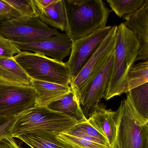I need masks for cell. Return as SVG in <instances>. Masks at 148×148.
<instances>
[{"label":"cell","mask_w":148,"mask_h":148,"mask_svg":"<svg viewBox=\"0 0 148 148\" xmlns=\"http://www.w3.org/2000/svg\"><path fill=\"white\" fill-rule=\"evenodd\" d=\"M66 34L72 40L84 38L106 26L112 10L102 0H64Z\"/></svg>","instance_id":"6da1fadb"},{"label":"cell","mask_w":148,"mask_h":148,"mask_svg":"<svg viewBox=\"0 0 148 148\" xmlns=\"http://www.w3.org/2000/svg\"><path fill=\"white\" fill-rule=\"evenodd\" d=\"M139 44L135 35L123 23L117 26L112 72L103 98L108 100L122 95L126 75L138 56Z\"/></svg>","instance_id":"7a4b0ae2"},{"label":"cell","mask_w":148,"mask_h":148,"mask_svg":"<svg viewBox=\"0 0 148 148\" xmlns=\"http://www.w3.org/2000/svg\"><path fill=\"white\" fill-rule=\"evenodd\" d=\"M116 132L111 148H148V119L135 109L126 93L116 111Z\"/></svg>","instance_id":"3957f363"},{"label":"cell","mask_w":148,"mask_h":148,"mask_svg":"<svg viewBox=\"0 0 148 148\" xmlns=\"http://www.w3.org/2000/svg\"><path fill=\"white\" fill-rule=\"evenodd\" d=\"M77 121L47 107L34 106L19 115L12 129L15 137L35 131H46L58 135L73 127Z\"/></svg>","instance_id":"277c9868"},{"label":"cell","mask_w":148,"mask_h":148,"mask_svg":"<svg viewBox=\"0 0 148 148\" xmlns=\"http://www.w3.org/2000/svg\"><path fill=\"white\" fill-rule=\"evenodd\" d=\"M14 58L31 79L62 85L71 83L67 63L51 58L40 53L21 51Z\"/></svg>","instance_id":"5b68a950"},{"label":"cell","mask_w":148,"mask_h":148,"mask_svg":"<svg viewBox=\"0 0 148 148\" xmlns=\"http://www.w3.org/2000/svg\"><path fill=\"white\" fill-rule=\"evenodd\" d=\"M116 29L117 26L114 25L109 35L70 84L81 105L84 103L89 86L114 53L116 40Z\"/></svg>","instance_id":"8992f818"},{"label":"cell","mask_w":148,"mask_h":148,"mask_svg":"<svg viewBox=\"0 0 148 148\" xmlns=\"http://www.w3.org/2000/svg\"><path fill=\"white\" fill-rule=\"evenodd\" d=\"M58 30L45 25L38 17L21 16L0 22V34L13 43H30L59 34Z\"/></svg>","instance_id":"52a82bcc"},{"label":"cell","mask_w":148,"mask_h":148,"mask_svg":"<svg viewBox=\"0 0 148 148\" xmlns=\"http://www.w3.org/2000/svg\"><path fill=\"white\" fill-rule=\"evenodd\" d=\"M36 92L31 86L0 82V116H18L35 106Z\"/></svg>","instance_id":"ba28073f"},{"label":"cell","mask_w":148,"mask_h":148,"mask_svg":"<svg viewBox=\"0 0 148 148\" xmlns=\"http://www.w3.org/2000/svg\"><path fill=\"white\" fill-rule=\"evenodd\" d=\"M113 27L114 26H109L97 29L86 37L73 41L71 52L66 62L71 82Z\"/></svg>","instance_id":"9c48e42d"},{"label":"cell","mask_w":148,"mask_h":148,"mask_svg":"<svg viewBox=\"0 0 148 148\" xmlns=\"http://www.w3.org/2000/svg\"><path fill=\"white\" fill-rule=\"evenodd\" d=\"M21 51L40 53L60 61L70 56L73 41L65 33H60L43 40L30 43H13Z\"/></svg>","instance_id":"30bf717a"},{"label":"cell","mask_w":148,"mask_h":148,"mask_svg":"<svg viewBox=\"0 0 148 148\" xmlns=\"http://www.w3.org/2000/svg\"><path fill=\"white\" fill-rule=\"evenodd\" d=\"M123 24L131 31L139 44L138 56L136 61H148V0L135 13L123 18Z\"/></svg>","instance_id":"8fae6325"},{"label":"cell","mask_w":148,"mask_h":148,"mask_svg":"<svg viewBox=\"0 0 148 148\" xmlns=\"http://www.w3.org/2000/svg\"><path fill=\"white\" fill-rule=\"evenodd\" d=\"M87 121L105 137L110 147L114 143L116 132V111L107 109L103 103H98L92 109Z\"/></svg>","instance_id":"7c38bea8"},{"label":"cell","mask_w":148,"mask_h":148,"mask_svg":"<svg viewBox=\"0 0 148 148\" xmlns=\"http://www.w3.org/2000/svg\"><path fill=\"white\" fill-rule=\"evenodd\" d=\"M113 54L106 65L92 81L87 91L85 98L81 105L85 116L87 119L92 109L103 97L112 72Z\"/></svg>","instance_id":"4fadbf2b"},{"label":"cell","mask_w":148,"mask_h":148,"mask_svg":"<svg viewBox=\"0 0 148 148\" xmlns=\"http://www.w3.org/2000/svg\"><path fill=\"white\" fill-rule=\"evenodd\" d=\"M31 86L36 92L35 106L47 107L72 92L69 85H62L50 82L32 79Z\"/></svg>","instance_id":"5bb4252c"},{"label":"cell","mask_w":148,"mask_h":148,"mask_svg":"<svg viewBox=\"0 0 148 148\" xmlns=\"http://www.w3.org/2000/svg\"><path fill=\"white\" fill-rule=\"evenodd\" d=\"M38 18L43 23L56 30L66 32V21L64 0H56L49 6L43 8L33 0Z\"/></svg>","instance_id":"9a60e30c"},{"label":"cell","mask_w":148,"mask_h":148,"mask_svg":"<svg viewBox=\"0 0 148 148\" xmlns=\"http://www.w3.org/2000/svg\"><path fill=\"white\" fill-rule=\"evenodd\" d=\"M31 78L13 58H0V82L20 86H31Z\"/></svg>","instance_id":"2e32d148"},{"label":"cell","mask_w":148,"mask_h":148,"mask_svg":"<svg viewBox=\"0 0 148 148\" xmlns=\"http://www.w3.org/2000/svg\"><path fill=\"white\" fill-rule=\"evenodd\" d=\"M31 148H74L58 138V135L46 131H35L15 137Z\"/></svg>","instance_id":"e0dca14e"},{"label":"cell","mask_w":148,"mask_h":148,"mask_svg":"<svg viewBox=\"0 0 148 148\" xmlns=\"http://www.w3.org/2000/svg\"><path fill=\"white\" fill-rule=\"evenodd\" d=\"M47 107L75 120L77 123L87 121V119L82 111L80 101L73 91L53 102Z\"/></svg>","instance_id":"ac0fdd59"},{"label":"cell","mask_w":148,"mask_h":148,"mask_svg":"<svg viewBox=\"0 0 148 148\" xmlns=\"http://www.w3.org/2000/svg\"><path fill=\"white\" fill-rule=\"evenodd\" d=\"M148 83V61H142L133 64L125 77L122 94Z\"/></svg>","instance_id":"d6986e66"},{"label":"cell","mask_w":148,"mask_h":148,"mask_svg":"<svg viewBox=\"0 0 148 148\" xmlns=\"http://www.w3.org/2000/svg\"><path fill=\"white\" fill-rule=\"evenodd\" d=\"M65 132L110 147L105 137L90 125L87 121L77 123L73 127Z\"/></svg>","instance_id":"ffe728a7"},{"label":"cell","mask_w":148,"mask_h":148,"mask_svg":"<svg viewBox=\"0 0 148 148\" xmlns=\"http://www.w3.org/2000/svg\"><path fill=\"white\" fill-rule=\"evenodd\" d=\"M145 0H107L106 2L120 18H124L136 13L143 5Z\"/></svg>","instance_id":"44dd1931"},{"label":"cell","mask_w":148,"mask_h":148,"mask_svg":"<svg viewBox=\"0 0 148 148\" xmlns=\"http://www.w3.org/2000/svg\"><path fill=\"white\" fill-rule=\"evenodd\" d=\"M132 103L141 116L148 119V83L128 92Z\"/></svg>","instance_id":"7402d4cb"},{"label":"cell","mask_w":148,"mask_h":148,"mask_svg":"<svg viewBox=\"0 0 148 148\" xmlns=\"http://www.w3.org/2000/svg\"><path fill=\"white\" fill-rule=\"evenodd\" d=\"M58 138L71 145L74 148H111L76 135L62 132L58 135Z\"/></svg>","instance_id":"603a6c76"},{"label":"cell","mask_w":148,"mask_h":148,"mask_svg":"<svg viewBox=\"0 0 148 148\" xmlns=\"http://www.w3.org/2000/svg\"><path fill=\"white\" fill-rule=\"evenodd\" d=\"M16 9L21 16L38 17L33 0H4Z\"/></svg>","instance_id":"cb8c5ba5"},{"label":"cell","mask_w":148,"mask_h":148,"mask_svg":"<svg viewBox=\"0 0 148 148\" xmlns=\"http://www.w3.org/2000/svg\"><path fill=\"white\" fill-rule=\"evenodd\" d=\"M21 51L12 42L0 34V58H13Z\"/></svg>","instance_id":"d4e9b609"},{"label":"cell","mask_w":148,"mask_h":148,"mask_svg":"<svg viewBox=\"0 0 148 148\" xmlns=\"http://www.w3.org/2000/svg\"><path fill=\"white\" fill-rule=\"evenodd\" d=\"M18 116H0V141L13 137L12 129Z\"/></svg>","instance_id":"484cf974"},{"label":"cell","mask_w":148,"mask_h":148,"mask_svg":"<svg viewBox=\"0 0 148 148\" xmlns=\"http://www.w3.org/2000/svg\"><path fill=\"white\" fill-rule=\"evenodd\" d=\"M22 16L11 5L3 0H0V22L7 21Z\"/></svg>","instance_id":"4316f807"},{"label":"cell","mask_w":148,"mask_h":148,"mask_svg":"<svg viewBox=\"0 0 148 148\" xmlns=\"http://www.w3.org/2000/svg\"><path fill=\"white\" fill-rule=\"evenodd\" d=\"M0 148H23L13 137H9L0 141Z\"/></svg>","instance_id":"83f0119b"},{"label":"cell","mask_w":148,"mask_h":148,"mask_svg":"<svg viewBox=\"0 0 148 148\" xmlns=\"http://www.w3.org/2000/svg\"><path fill=\"white\" fill-rule=\"evenodd\" d=\"M56 0H34L35 2L40 6L46 8L55 2Z\"/></svg>","instance_id":"f1b7e54d"}]
</instances>
